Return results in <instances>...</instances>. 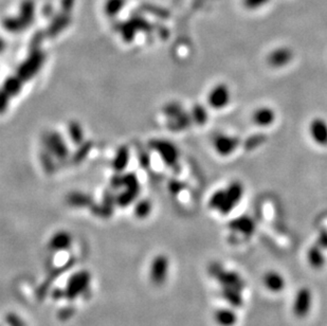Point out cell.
<instances>
[{
    "label": "cell",
    "mask_w": 327,
    "mask_h": 326,
    "mask_svg": "<svg viewBox=\"0 0 327 326\" xmlns=\"http://www.w3.org/2000/svg\"><path fill=\"white\" fill-rule=\"evenodd\" d=\"M244 194V186L238 181L231 182L225 190H219L211 197L210 206L220 213L228 214L240 202Z\"/></svg>",
    "instance_id": "6da1fadb"
},
{
    "label": "cell",
    "mask_w": 327,
    "mask_h": 326,
    "mask_svg": "<svg viewBox=\"0 0 327 326\" xmlns=\"http://www.w3.org/2000/svg\"><path fill=\"white\" fill-rule=\"evenodd\" d=\"M231 99V92L226 84H218L210 91L208 102L210 106L215 109H221L226 107Z\"/></svg>",
    "instance_id": "7a4b0ae2"
},
{
    "label": "cell",
    "mask_w": 327,
    "mask_h": 326,
    "mask_svg": "<svg viewBox=\"0 0 327 326\" xmlns=\"http://www.w3.org/2000/svg\"><path fill=\"white\" fill-rule=\"evenodd\" d=\"M311 139L320 146H327V122L322 118H314L309 124Z\"/></svg>",
    "instance_id": "3957f363"
},
{
    "label": "cell",
    "mask_w": 327,
    "mask_h": 326,
    "mask_svg": "<svg viewBox=\"0 0 327 326\" xmlns=\"http://www.w3.org/2000/svg\"><path fill=\"white\" fill-rule=\"evenodd\" d=\"M293 58V52L289 48H278L270 52L267 62L272 68H281L288 65Z\"/></svg>",
    "instance_id": "277c9868"
},
{
    "label": "cell",
    "mask_w": 327,
    "mask_h": 326,
    "mask_svg": "<svg viewBox=\"0 0 327 326\" xmlns=\"http://www.w3.org/2000/svg\"><path fill=\"white\" fill-rule=\"evenodd\" d=\"M239 145V139L236 137L219 135L214 141L215 150L220 156H229L233 153Z\"/></svg>",
    "instance_id": "5b68a950"
},
{
    "label": "cell",
    "mask_w": 327,
    "mask_h": 326,
    "mask_svg": "<svg viewBox=\"0 0 327 326\" xmlns=\"http://www.w3.org/2000/svg\"><path fill=\"white\" fill-rule=\"evenodd\" d=\"M311 303V293L307 288H302L295 298L293 309L294 313L298 317H305L308 312Z\"/></svg>",
    "instance_id": "8992f818"
},
{
    "label": "cell",
    "mask_w": 327,
    "mask_h": 326,
    "mask_svg": "<svg viewBox=\"0 0 327 326\" xmlns=\"http://www.w3.org/2000/svg\"><path fill=\"white\" fill-rule=\"evenodd\" d=\"M277 114L274 110L270 107L264 106L257 108L252 115V120L257 126L260 127H268V126L272 125L276 121Z\"/></svg>",
    "instance_id": "52a82bcc"
},
{
    "label": "cell",
    "mask_w": 327,
    "mask_h": 326,
    "mask_svg": "<svg viewBox=\"0 0 327 326\" xmlns=\"http://www.w3.org/2000/svg\"><path fill=\"white\" fill-rule=\"evenodd\" d=\"M264 280H265L266 286L271 291H282L285 286V281L283 277L274 271L268 272Z\"/></svg>",
    "instance_id": "ba28073f"
},
{
    "label": "cell",
    "mask_w": 327,
    "mask_h": 326,
    "mask_svg": "<svg viewBox=\"0 0 327 326\" xmlns=\"http://www.w3.org/2000/svg\"><path fill=\"white\" fill-rule=\"evenodd\" d=\"M215 319L221 326H232L235 324L236 315L230 309H220L216 311Z\"/></svg>",
    "instance_id": "9c48e42d"
},
{
    "label": "cell",
    "mask_w": 327,
    "mask_h": 326,
    "mask_svg": "<svg viewBox=\"0 0 327 326\" xmlns=\"http://www.w3.org/2000/svg\"><path fill=\"white\" fill-rule=\"evenodd\" d=\"M233 226L235 229H238V231H241L242 233L250 234L252 233L253 229H254V225H253L252 220L248 217H241L237 220H234Z\"/></svg>",
    "instance_id": "30bf717a"
},
{
    "label": "cell",
    "mask_w": 327,
    "mask_h": 326,
    "mask_svg": "<svg viewBox=\"0 0 327 326\" xmlns=\"http://www.w3.org/2000/svg\"><path fill=\"white\" fill-rule=\"evenodd\" d=\"M264 139H265V136H254L248 140L247 145H251V149H253V147H255L258 144L263 143Z\"/></svg>",
    "instance_id": "8fae6325"
}]
</instances>
